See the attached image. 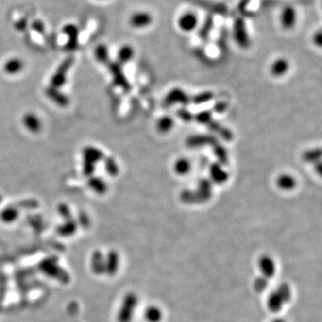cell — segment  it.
Instances as JSON below:
<instances>
[{"instance_id": "obj_1", "label": "cell", "mask_w": 322, "mask_h": 322, "mask_svg": "<svg viewBox=\"0 0 322 322\" xmlns=\"http://www.w3.org/2000/svg\"><path fill=\"white\" fill-rule=\"evenodd\" d=\"M212 196V183L209 179L203 178L199 181L195 191L184 190L180 194L182 202L187 204L203 203Z\"/></svg>"}, {"instance_id": "obj_2", "label": "cell", "mask_w": 322, "mask_h": 322, "mask_svg": "<svg viewBox=\"0 0 322 322\" xmlns=\"http://www.w3.org/2000/svg\"><path fill=\"white\" fill-rule=\"evenodd\" d=\"M40 269L41 271L45 273L49 277H54L61 283L68 284L70 281V277L68 272L64 271L61 267H59L55 259L51 258L41 261Z\"/></svg>"}, {"instance_id": "obj_3", "label": "cell", "mask_w": 322, "mask_h": 322, "mask_svg": "<svg viewBox=\"0 0 322 322\" xmlns=\"http://www.w3.org/2000/svg\"><path fill=\"white\" fill-rule=\"evenodd\" d=\"M137 305H138V297L136 294L129 293L126 294L119 309L118 314L119 322H131Z\"/></svg>"}, {"instance_id": "obj_4", "label": "cell", "mask_w": 322, "mask_h": 322, "mask_svg": "<svg viewBox=\"0 0 322 322\" xmlns=\"http://www.w3.org/2000/svg\"><path fill=\"white\" fill-rule=\"evenodd\" d=\"M233 34H234V39L240 48L242 49L248 48L250 45V39L246 25L243 18L238 17L235 20Z\"/></svg>"}, {"instance_id": "obj_5", "label": "cell", "mask_w": 322, "mask_h": 322, "mask_svg": "<svg viewBox=\"0 0 322 322\" xmlns=\"http://www.w3.org/2000/svg\"><path fill=\"white\" fill-rule=\"evenodd\" d=\"M177 103L187 106L191 103V97L180 88H174L165 97L164 105L166 107H169Z\"/></svg>"}, {"instance_id": "obj_6", "label": "cell", "mask_w": 322, "mask_h": 322, "mask_svg": "<svg viewBox=\"0 0 322 322\" xmlns=\"http://www.w3.org/2000/svg\"><path fill=\"white\" fill-rule=\"evenodd\" d=\"M218 138L211 135H195L188 137L186 141L187 147L200 148L203 146H214L218 143Z\"/></svg>"}, {"instance_id": "obj_7", "label": "cell", "mask_w": 322, "mask_h": 322, "mask_svg": "<svg viewBox=\"0 0 322 322\" xmlns=\"http://www.w3.org/2000/svg\"><path fill=\"white\" fill-rule=\"evenodd\" d=\"M209 180L211 183H215L217 185H223L227 182L229 178V175L224 169V166L220 164L219 162H214L209 166Z\"/></svg>"}, {"instance_id": "obj_8", "label": "cell", "mask_w": 322, "mask_h": 322, "mask_svg": "<svg viewBox=\"0 0 322 322\" xmlns=\"http://www.w3.org/2000/svg\"><path fill=\"white\" fill-rule=\"evenodd\" d=\"M198 25V17L192 13V12H187L178 19V26L183 32L190 33L196 29Z\"/></svg>"}, {"instance_id": "obj_9", "label": "cell", "mask_w": 322, "mask_h": 322, "mask_svg": "<svg viewBox=\"0 0 322 322\" xmlns=\"http://www.w3.org/2000/svg\"><path fill=\"white\" fill-rule=\"evenodd\" d=\"M259 267L262 272V277L270 279L275 276L276 273V263L271 257L264 255L259 260Z\"/></svg>"}, {"instance_id": "obj_10", "label": "cell", "mask_w": 322, "mask_h": 322, "mask_svg": "<svg viewBox=\"0 0 322 322\" xmlns=\"http://www.w3.org/2000/svg\"><path fill=\"white\" fill-rule=\"evenodd\" d=\"M296 11L292 6H286L282 10L280 22L285 30H291L296 23Z\"/></svg>"}, {"instance_id": "obj_11", "label": "cell", "mask_w": 322, "mask_h": 322, "mask_svg": "<svg viewBox=\"0 0 322 322\" xmlns=\"http://www.w3.org/2000/svg\"><path fill=\"white\" fill-rule=\"evenodd\" d=\"M153 22V17L147 12H136L130 18V24L135 28L147 27Z\"/></svg>"}, {"instance_id": "obj_12", "label": "cell", "mask_w": 322, "mask_h": 322, "mask_svg": "<svg viewBox=\"0 0 322 322\" xmlns=\"http://www.w3.org/2000/svg\"><path fill=\"white\" fill-rule=\"evenodd\" d=\"M207 126H209L210 131H212L216 135L220 136L224 141H230L234 138V135L230 129L225 127L214 119H212L209 124H207Z\"/></svg>"}, {"instance_id": "obj_13", "label": "cell", "mask_w": 322, "mask_h": 322, "mask_svg": "<svg viewBox=\"0 0 322 322\" xmlns=\"http://www.w3.org/2000/svg\"><path fill=\"white\" fill-rule=\"evenodd\" d=\"M277 188L285 192H290L293 191L296 187L297 182L295 177L290 174H281L277 176L276 180Z\"/></svg>"}, {"instance_id": "obj_14", "label": "cell", "mask_w": 322, "mask_h": 322, "mask_svg": "<svg viewBox=\"0 0 322 322\" xmlns=\"http://www.w3.org/2000/svg\"><path fill=\"white\" fill-rule=\"evenodd\" d=\"M119 268V255L116 251H110L105 259V273L114 276Z\"/></svg>"}, {"instance_id": "obj_15", "label": "cell", "mask_w": 322, "mask_h": 322, "mask_svg": "<svg viewBox=\"0 0 322 322\" xmlns=\"http://www.w3.org/2000/svg\"><path fill=\"white\" fill-rule=\"evenodd\" d=\"M91 267L92 271L96 275H102L105 273V259L101 251L97 250L91 255Z\"/></svg>"}, {"instance_id": "obj_16", "label": "cell", "mask_w": 322, "mask_h": 322, "mask_svg": "<svg viewBox=\"0 0 322 322\" xmlns=\"http://www.w3.org/2000/svg\"><path fill=\"white\" fill-rule=\"evenodd\" d=\"M289 67V62L286 58H277L272 63L271 73L275 77H281L288 72Z\"/></svg>"}, {"instance_id": "obj_17", "label": "cell", "mask_w": 322, "mask_h": 322, "mask_svg": "<svg viewBox=\"0 0 322 322\" xmlns=\"http://www.w3.org/2000/svg\"><path fill=\"white\" fill-rule=\"evenodd\" d=\"M173 168L176 175L184 176L190 173V171L192 169V163L188 158H179L175 160Z\"/></svg>"}, {"instance_id": "obj_18", "label": "cell", "mask_w": 322, "mask_h": 322, "mask_svg": "<svg viewBox=\"0 0 322 322\" xmlns=\"http://www.w3.org/2000/svg\"><path fill=\"white\" fill-rule=\"evenodd\" d=\"M284 305L285 303L283 302L279 294H277V291L272 292L271 294H270L268 298V307L270 311L272 312H278L282 310Z\"/></svg>"}, {"instance_id": "obj_19", "label": "cell", "mask_w": 322, "mask_h": 322, "mask_svg": "<svg viewBox=\"0 0 322 322\" xmlns=\"http://www.w3.org/2000/svg\"><path fill=\"white\" fill-rule=\"evenodd\" d=\"M212 149H213V153L216 158H218V162L222 166H226L228 164V153L224 145L218 142L214 146H212Z\"/></svg>"}, {"instance_id": "obj_20", "label": "cell", "mask_w": 322, "mask_h": 322, "mask_svg": "<svg viewBox=\"0 0 322 322\" xmlns=\"http://www.w3.org/2000/svg\"><path fill=\"white\" fill-rule=\"evenodd\" d=\"M175 125V121L169 116H163L158 119L157 123V129L161 134H168L173 129Z\"/></svg>"}, {"instance_id": "obj_21", "label": "cell", "mask_w": 322, "mask_h": 322, "mask_svg": "<svg viewBox=\"0 0 322 322\" xmlns=\"http://www.w3.org/2000/svg\"><path fill=\"white\" fill-rule=\"evenodd\" d=\"M64 33L69 37V43L68 46L71 49H74L77 43V38H78V28L74 24H67L64 29Z\"/></svg>"}, {"instance_id": "obj_22", "label": "cell", "mask_w": 322, "mask_h": 322, "mask_svg": "<svg viewBox=\"0 0 322 322\" xmlns=\"http://www.w3.org/2000/svg\"><path fill=\"white\" fill-rule=\"evenodd\" d=\"M162 318V311L157 306H150L145 311V319L149 322H159Z\"/></svg>"}, {"instance_id": "obj_23", "label": "cell", "mask_w": 322, "mask_h": 322, "mask_svg": "<svg viewBox=\"0 0 322 322\" xmlns=\"http://www.w3.org/2000/svg\"><path fill=\"white\" fill-rule=\"evenodd\" d=\"M303 158L305 162L316 164L317 162L321 161L322 158V149L321 148H314L309 151H306L303 154Z\"/></svg>"}, {"instance_id": "obj_24", "label": "cell", "mask_w": 322, "mask_h": 322, "mask_svg": "<svg viewBox=\"0 0 322 322\" xmlns=\"http://www.w3.org/2000/svg\"><path fill=\"white\" fill-rule=\"evenodd\" d=\"M214 98V94L211 91H203L198 93L191 98V102L195 105H201L210 102Z\"/></svg>"}, {"instance_id": "obj_25", "label": "cell", "mask_w": 322, "mask_h": 322, "mask_svg": "<svg viewBox=\"0 0 322 322\" xmlns=\"http://www.w3.org/2000/svg\"><path fill=\"white\" fill-rule=\"evenodd\" d=\"M276 291H277V294H279V296L282 298L283 302L285 304L288 303L290 302V300L292 299V290L289 287L288 284L283 283L278 287V288Z\"/></svg>"}, {"instance_id": "obj_26", "label": "cell", "mask_w": 322, "mask_h": 322, "mask_svg": "<svg viewBox=\"0 0 322 322\" xmlns=\"http://www.w3.org/2000/svg\"><path fill=\"white\" fill-rule=\"evenodd\" d=\"M212 28H213V18L212 17H207L205 23H203L202 29L199 32L200 38L203 40H207Z\"/></svg>"}, {"instance_id": "obj_27", "label": "cell", "mask_w": 322, "mask_h": 322, "mask_svg": "<svg viewBox=\"0 0 322 322\" xmlns=\"http://www.w3.org/2000/svg\"><path fill=\"white\" fill-rule=\"evenodd\" d=\"M134 53L135 52L131 46H123L119 52V60L123 63L128 62L134 57Z\"/></svg>"}, {"instance_id": "obj_28", "label": "cell", "mask_w": 322, "mask_h": 322, "mask_svg": "<svg viewBox=\"0 0 322 322\" xmlns=\"http://www.w3.org/2000/svg\"><path fill=\"white\" fill-rule=\"evenodd\" d=\"M212 119H213V116H212V112L210 110H203V111H201V112H199L194 116V120L197 123L205 124V125L209 124Z\"/></svg>"}, {"instance_id": "obj_29", "label": "cell", "mask_w": 322, "mask_h": 322, "mask_svg": "<svg viewBox=\"0 0 322 322\" xmlns=\"http://www.w3.org/2000/svg\"><path fill=\"white\" fill-rule=\"evenodd\" d=\"M76 230V226L74 222H68L58 228V233L63 237H68L74 234Z\"/></svg>"}, {"instance_id": "obj_30", "label": "cell", "mask_w": 322, "mask_h": 322, "mask_svg": "<svg viewBox=\"0 0 322 322\" xmlns=\"http://www.w3.org/2000/svg\"><path fill=\"white\" fill-rule=\"evenodd\" d=\"M269 286V279H267L266 277H260L255 279L254 287V289L257 292H263L264 290L267 289Z\"/></svg>"}, {"instance_id": "obj_31", "label": "cell", "mask_w": 322, "mask_h": 322, "mask_svg": "<svg viewBox=\"0 0 322 322\" xmlns=\"http://www.w3.org/2000/svg\"><path fill=\"white\" fill-rule=\"evenodd\" d=\"M176 115L179 119H181L183 121L190 123L192 120H194V116L192 115L186 108H180L176 111Z\"/></svg>"}, {"instance_id": "obj_32", "label": "cell", "mask_w": 322, "mask_h": 322, "mask_svg": "<svg viewBox=\"0 0 322 322\" xmlns=\"http://www.w3.org/2000/svg\"><path fill=\"white\" fill-rule=\"evenodd\" d=\"M17 216L18 213L16 209H7L2 213V220L6 223H10L12 221L17 220Z\"/></svg>"}, {"instance_id": "obj_33", "label": "cell", "mask_w": 322, "mask_h": 322, "mask_svg": "<svg viewBox=\"0 0 322 322\" xmlns=\"http://www.w3.org/2000/svg\"><path fill=\"white\" fill-rule=\"evenodd\" d=\"M32 28L39 34H44L45 33V25H44L43 22H41L40 20H35L34 23H32Z\"/></svg>"}, {"instance_id": "obj_34", "label": "cell", "mask_w": 322, "mask_h": 322, "mask_svg": "<svg viewBox=\"0 0 322 322\" xmlns=\"http://www.w3.org/2000/svg\"><path fill=\"white\" fill-rule=\"evenodd\" d=\"M97 57H99L101 60H105L107 58V50L105 46L101 45L97 48L96 50Z\"/></svg>"}, {"instance_id": "obj_35", "label": "cell", "mask_w": 322, "mask_h": 322, "mask_svg": "<svg viewBox=\"0 0 322 322\" xmlns=\"http://www.w3.org/2000/svg\"><path fill=\"white\" fill-rule=\"evenodd\" d=\"M227 103L225 102H217L214 105V111L216 113H223L227 109Z\"/></svg>"}, {"instance_id": "obj_36", "label": "cell", "mask_w": 322, "mask_h": 322, "mask_svg": "<svg viewBox=\"0 0 322 322\" xmlns=\"http://www.w3.org/2000/svg\"><path fill=\"white\" fill-rule=\"evenodd\" d=\"M313 43L318 47H321L322 44V34L321 31H318L316 34H314L313 36Z\"/></svg>"}, {"instance_id": "obj_37", "label": "cell", "mask_w": 322, "mask_h": 322, "mask_svg": "<svg viewBox=\"0 0 322 322\" xmlns=\"http://www.w3.org/2000/svg\"><path fill=\"white\" fill-rule=\"evenodd\" d=\"M16 27H17L18 30L20 31H23L25 30L26 27H27V22L25 19H21L20 21H18L17 23H16Z\"/></svg>"}, {"instance_id": "obj_38", "label": "cell", "mask_w": 322, "mask_h": 322, "mask_svg": "<svg viewBox=\"0 0 322 322\" xmlns=\"http://www.w3.org/2000/svg\"><path fill=\"white\" fill-rule=\"evenodd\" d=\"M315 165V168L317 169V173L319 174V175H322V162L321 161H319V162H317L316 164Z\"/></svg>"}, {"instance_id": "obj_39", "label": "cell", "mask_w": 322, "mask_h": 322, "mask_svg": "<svg viewBox=\"0 0 322 322\" xmlns=\"http://www.w3.org/2000/svg\"><path fill=\"white\" fill-rule=\"evenodd\" d=\"M286 322V321H284L283 319H280V318H278V319H276V320H274L273 322Z\"/></svg>"}]
</instances>
